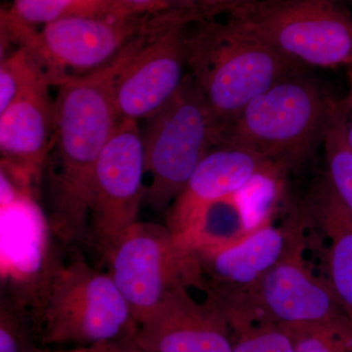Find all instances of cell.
Listing matches in <instances>:
<instances>
[{"instance_id":"6da1fadb","label":"cell","mask_w":352,"mask_h":352,"mask_svg":"<svg viewBox=\"0 0 352 352\" xmlns=\"http://www.w3.org/2000/svg\"><path fill=\"white\" fill-rule=\"evenodd\" d=\"M138 38L107 66L56 85L52 143L43 175L51 231L67 244L87 240L95 168L120 120L116 80Z\"/></svg>"},{"instance_id":"7a4b0ae2","label":"cell","mask_w":352,"mask_h":352,"mask_svg":"<svg viewBox=\"0 0 352 352\" xmlns=\"http://www.w3.org/2000/svg\"><path fill=\"white\" fill-rule=\"evenodd\" d=\"M32 317L39 346L47 347L131 340L139 328L110 274L80 256L50 264Z\"/></svg>"},{"instance_id":"3957f363","label":"cell","mask_w":352,"mask_h":352,"mask_svg":"<svg viewBox=\"0 0 352 352\" xmlns=\"http://www.w3.org/2000/svg\"><path fill=\"white\" fill-rule=\"evenodd\" d=\"M338 102L298 69L252 99L224 126L221 144L252 150L288 173L323 144Z\"/></svg>"},{"instance_id":"277c9868","label":"cell","mask_w":352,"mask_h":352,"mask_svg":"<svg viewBox=\"0 0 352 352\" xmlns=\"http://www.w3.org/2000/svg\"><path fill=\"white\" fill-rule=\"evenodd\" d=\"M195 25L187 32V68L221 131L252 99L303 67L228 21Z\"/></svg>"},{"instance_id":"5b68a950","label":"cell","mask_w":352,"mask_h":352,"mask_svg":"<svg viewBox=\"0 0 352 352\" xmlns=\"http://www.w3.org/2000/svg\"><path fill=\"white\" fill-rule=\"evenodd\" d=\"M227 21L302 66L352 67V13L342 0H245Z\"/></svg>"},{"instance_id":"8992f818","label":"cell","mask_w":352,"mask_h":352,"mask_svg":"<svg viewBox=\"0 0 352 352\" xmlns=\"http://www.w3.org/2000/svg\"><path fill=\"white\" fill-rule=\"evenodd\" d=\"M143 138L150 176L144 205L166 214L201 160L221 144V127L189 74L175 97L148 120Z\"/></svg>"},{"instance_id":"52a82bcc","label":"cell","mask_w":352,"mask_h":352,"mask_svg":"<svg viewBox=\"0 0 352 352\" xmlns=\"http://www.w3.org/2000/svg\"><path fill=\"white\" fill-rule=\"evenodd\" d=\"M298 224L272 223L230 245L190 250V287L200 289L230 327L258 321L254 296L268 271L302 244Z\"/></svg>"},{"instance_id":"ba28073f","label":"cell","mask_w":352,"mask_h":352,"mask_svg":"<svg viewBox=\"0 0 352 352\" xmlns=\"http://www.w3.org/2000/svg\"><path fill=\"white\" fill-rule=\"evenodd\" d=\"M194 20L182 11L152 15L115 85L120 120H148L182 87L187 74V32Z\"/></svg>"},{"instance_id":"9c48e42d","label":"cell","mask_w":352,"mask_h":352,"mask_svg":"<svg viewBox=\"0 0 352 352\" xmlns=\"http://www.w3.org/2000/svg\"><path fill=\"white\" fill-rule=\"evenodd\" d=\"M104 261L139 325L176 282L188 285V250L168 226L156 222L138 220L116 241Z\"/></svg>"},{"instance_id":"30bf717a","label":"cell","mask_w":352,"mask_h":352,"mask_svg":"<svg viewBox=\"0 0 352 352\" xmlns=\"http://www.w3.org/2000/svg\"><path fill=\"white\" fill-rule=\"evenodd\" d=\"M144 138L138 122L120 120L95 168L87 241L105 256L144 205Z\"/></svg>"},{"instance_id":"8fae6325","label":"cell","mask_w":352,"mask_h":352,"mask_svg":"<svg viewBox=\"0 0 352 352\" xmlns=\"http://www.w3.org/2000/svg\"><path fill=\"white\" fill-rule=\"evenodd\" d=\"M259 321L286 330L309 329L335 338L352 352V321L326 278L305 263L302 243L271 268L254 296Z\"/></svg>"},{"instance_id":"7c38bea8","label":"cell","mask_w":352,"mask_h":352,"mask_svg":"<svg viewBox=\"0 0 352 352\" xmlns=\"http://www.w3.org/2000/svg\"><path fill=\"white\" fill-rule=\"evenodd\" d=\"M150 16L116 19L87 13H69L43 25L24 46L38 60L52 85L107 66L138 38Z\"/></svg>"},{"instance_id":"4fadbf2b","label":"cell","mask_w":352,"mask_h":352,"mask_svg":"<svg viewBox=\"0 0 352 352\" xmlns=\"http://www.w3.org/2000/svg\"><path fill=\"white\" fill-rule=\"evenodd\" d=\"M188 285L176 282L131 339L149 352H233L223 315L208 300L197 302Z\"/></svg>"},{"instance_id":"5bb4252c","label":"cell","mask_w":352,"mask_h":352,"mask_svg":"<svg viewBox=\"0 0 352 352\" xmlns=\"http://www.w3.org/2000/svg\"><path fill=\"white\" fill-rule=\"evenodd\" d=\"M270 164L247 148L226 143L217 145L201 160L171 204L166 212V226L185 247L197 222L210 206L235 195Z\"/></svg>"},{"instance_id":"9a60e30c","label":"cell","mask_w":352,"mask_h":352,"mask_svg":"<svg viewBox=\"0 0 352 352\" xmlns=\"http://www.w3.org/2000/svg\"><path fill=\"white\" fill-rule=\"evenodd\" d=\"M50 78H43L0 112L2 168L29 188L43 178L54 129V101Z\"/></svg>"},{"instance_id":"2e32d148","label":"cell","mask_w":352,"mask_h":352,"mask_svg":"<svg viewBox=\"0 0 352 352\" xmlns=\"http://www.w3.org/2000/svg\"><path fill=\"white\" fill-rule=\"evenodd\" d=\"M314 196L329 242L325 278L352 321V212L324 178L315 187Z\"/></svg>"},{"instance_id":"e0dca14e","label":"cell","mask_w":352,"mask_h":352,"mask_svg":"<svg viewBox=\"0 0 352 352\" xmlns=\"http://www.w3.org/2000/svg\"><path fill=\"white\" fill-rule=\"evenodd\" d=\"M286 175L275 164H268L234 195L248 233L272 223Z\"/></svg>"},{"instance_id":"ac0fdd59","label":"cell","mask_w":352,"mask_h":352,"mask_svg":"<svg viewBox=\"0 0 352 352\" xmlns=\"http://www.w3.org/2000/svg\"><path fill=\"white\" fill-rule=\"evenodd\" d=\"M247 234L239 208L234 196L214 203L204 212L185 247L190 250L230 245Z\"/></svg>"},{"instance_id":"d6986e66","label":"cell","mask_w":352,"mask_h":352,"mask_svg":"<svg viewBox=\"0 0 352 352\" xmlns=\"http://www.w3.org/2000/svg\"><path fill=\"white\" fill-rule=\"evenodd\" d=\"M326 173L324 179L336 196L352 212V151L344 134V107L338 102L323 141Z\"/></svg>"},{"instance_id":"ffe728a7","label":"cell","mask_w":352,"mask_h":352,"mask_svg":"<svg viewBox=\"0 0 352 352\" xmlns=\"http://www.w3.org/2000/svg\"><path fill=\"white\" fill-rule=\"evenodd\" d=\"M78 0H13L9 10L1 11V36L19 41L69 14Z\"/></svg>"},{"instance_id":"44dd1931","label":"cell","mask_w":352,"mask_h":352,"mask_svg":"<svg viewBox=\"0 0 352 352\" xmlns=\"http://www.w3.org/2000/svg\"><path fill=\"white\" fill-rule=\"evenodd\" d=\"M43 78L48 76L27 46H22L4 57L0 65V112L6 110L32 83Z\"/></svg>"},{"instance_id":"7402d4cb","label":"cell","mask_w":352,"mask_h":352,"mask_svg":"<svg viewBox=\"0 0 352 352\" xmlns=\"http://www.w3.org/2000/svg\"><path fill=\"white\" fill-rule=\"evenodd\" d=\"M36 330L32 314L20 300L6 295L0 300V352H34Z\"/></svg>"},{"instance_id":"603a6c76","label":"cell","mask_w":352,"mask_h":352,"mask_svg":"<svg viewBox=\"0 0 352 352\" xmlns=\"http://www.w3.org/2000/svg\"><path fill=\"white\" fill-rule=\"evenodd\" d=\"M232 330L233 352H296L293 336L274 324L256 322Z\"/></svg>"},{"instance_id":"cb8c5ba5","label":"cell","mask_w":352,"mask_h":352,"mask_svg":"<svg viewBox=\"0 0 352 352\" xmlns=\"http://www.w3.org/2000/svg\"><path fill=\"white\" fill-rule=\"evenodd\" d=\"M166 11V0H78L76 13L133 19Z\"/></svg>"},{"instance_id":"d4e9b609","label":"cell","mask_w":352,"mask_h":352,"mask_svg":"<svg viewBox=\"0 0 352 352\" xmlns=\"http://www.w3.org/2000/svg\"><path fill=\"white\" fill-rule=\"evenodd\" d=\"M245 0H166V11H182L195 22L215 20L229 14Z\"/></svg>"},{"instance_id":"484cf974","label":"cell","mask_w":352,"mask_h":352,"mask_svg":"<svg viewBox=\"0 0 352 352\" xmlns=\"http://www.w3.org/2000/svg\"><path fill=\"white\" fill-rule=\"evenodd\" d=\"M295 340L296 352H349L346 346L327 333L309 329L287 330Z\"/></svg>"},{"instance_id":"4316f807","label":"cell","mask_w":352,"mask_h":352,"mask_svg":"<svg viewBox=\"0 0 352 352\" xmlns=\"http://www.w3.org/2000/svg\"><path fill=\"white\" fill-rule=\"evenodd\" d=\"M91 352H149L134 344L131 340H116L90 346Z\"/></svg>"},{"instance_id":"83f0119b","label":"cell","mask_w":352,"mask_h":352,"mask_svg":"<svg viewBox=\"0 0 352 352\" xmlns=\"http://www.w3.org/2000/svg\"><path fill=\"white\" fill-rule=\"evenodd\" d=\"M344 107V134L347 144L352 151V105L347 103L346 99L342 100Z\"/></svg>"},{"instance_id":"f1b7e54d","label":"cell","mask_w":352,"mask_h":352,"mask_svg":"<svg viewBox=\"0 0 352 352\" xmlns=\"http://www.w3.org/2000/svg\"><path fill=\"white\" fill-rule=\"evenodd\" d=\"M34 352H91L88 347H69V349H52L38 344Z\"/></svg>"},{"instance_id":"f546056e","label":"cell","mask_w":352,"mask_h":352,"mask_svg":"<svg viewBox=\"0 0 352 352\" xmlns=\"http://www.w3.org/2000/svg\"><path fill=\"white\" fill-rule=\"evenodd\" d=\"M344 99H346L347 103L352 105V71L349 72V92Z\"/></svg>"}]
</instances>
